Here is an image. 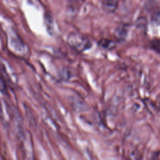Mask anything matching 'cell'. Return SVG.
I'll return each instance as SVG.
<instances>
[{
	"mask_svg": "<svg viewBox=\"0 0 160 160\" xmlns=\"http://www.w3.org/2000/svg\"><path fill=\"white\" fill-rule=\"evenodd\" d=\"M44 22L47 30L49 33H52L53 31V20L52 17L49 13H46L44 16Z\"/></svg>",
	"mask_w": 160,
	"mask_h": 160,
	"instance_id": "4",
	"label": "cell"
},
{
	"mask_svg": "<svg viewBox=\"0 0 160 160\" xmlns=\"http://www.w3.org/2000/svg\"><path fill=\"white\" fill-rule=\"evenodd\" d=\"M127 34V29L125 26H119L115 31V36L119 39H123Z\"/></svg>",
	"mask_w": 160,
	"mask_h": 160,
	"instance_id": "5",
	"label": "cell"
},
{
	"mask_svg": "<svg viewBox=\"0 0 160 160\" xmlns=\"http://www.w3.org/2000/svg\"><path fill=\"white\" fill-rule=\"evenodd\" d=\"M146 24H147L146 19L144 18H139L136 22V27L138 28H140V29L145 28L146 27Z\"/></svg>",
	"mask_w": 160,
	"mask_h": 160,
	"instance_id": "8",
	"label": "cell"
},
{
	"mask_svg": "<svg viewBox=\"0 0 160 160\" xmlns=\"http://www.w3.org/2000/svg\"><path fill=\"white\" fill-rule=\"evenodd\" d=\"M98 44L100 46L108 50H112L116 48V42L112 40H109L108 39H101L98 42Z\"/></svg>",
	"mask_w": 160,
	"mask_h": 160,
	"instance_id": "3",
	"label": "cell"
},
{
	"mask_svg": "<svg viewBox=\"0 0 160 160\" xmlns=\"http://www.w3.org/2000/svg\"><path fill=\"white\" fill-rule=\"evenodd\" d=\"M67 42L69 47L78 52H82L86 51L92 45L90 39L88 37L78 32L69 34L67 39Z\"/></svg>",
	"mask_w": 160,
	"mask_h": 160,
	"instance_id": "1",
	"label": "cell"
},
{
	"mask_svg": "<svg viewBox=\"0 0 160 160\" xmlns=\"http://www.w3.org/2000/svg\"><path fill=\"white\" fill-rule=\"evenodd\" d=\"M150 46L152 49L158 53H160V39L153 40L152 41H151Z\"/></svg>",
	"mask_w": 160,
	"mask_h": 160,
	"instance_id": "7",
	"label": "cell"
},
{
	"mask_svg": "<svg viewBox=\"0 0 160 160\" xmlns=\"http://www.w3.org/2000/svg\"><path fill=\"white\" fill-rule=\"evenodd\" d=\"M152 21L156 25L160 24V8L155 10L152 16Z\"/></svg>",
	"mask_w": 160,
	"mask_h": 160,
	"instance_id": "6",
	"label": "cell"
},
{
	"mask_svg": "<svg viewBox=\"0 0 160 160\" xmlns=\"http://www.w3.org/2000/svg\"><path fill=\"white\" fill-rule=\"evenodd\" d=\"M119 0H104L102 7L104 11L108 13L114 12L118 8Z\"/></svg>",
	"mask_w": 160,
	"mask_h": 160,
	"instance_id": "2",
	"label": "cell"
}]
</instances>
